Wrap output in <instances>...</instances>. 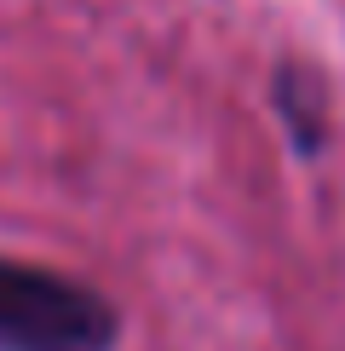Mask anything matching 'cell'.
<instances>
[{
	"label": "cell",
	"instance_id": "1",
	"mask_svg": "<svg viewBox=\"0 0 345 351\" xmlns=\"http://www.w3.org/2000/svg\"><path fill=\"white\" fill-rule=\"evenodd\" d=\"M121 323L75 276L0 259V351H115Z\"/></svg>",
	"mask_w": 345,
	"mask_h": 351
},
{
	"label": "cell",
	"instance_id": "2",
	"mask_svg": "<svg viewBox=\"0 0 345 351\" xmlns=\"http://www.w3.org/2000/svg\"><path fill=\"white\" fill-rule=\"evenodd\" d=\"M277 98H282V127L294 133L299 150H316L322 144V98H316V86L299 75V69H282V81H277Z\"/></svg>",
	"mask_w": 345,
	"mask_h": 351
}]
</instances>
